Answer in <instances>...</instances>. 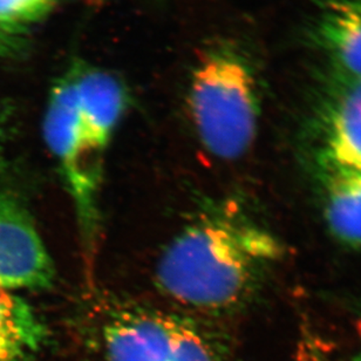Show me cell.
<instances>
[{
	"instance_id": "obj_1",
	"label": "cell",
	"mask_w": 361,
	"mask_h": 361,
	"mask_svg": "<svg viewBox=\"0 0 361 361\" xmlns=\"http://www.w3.org/2000/svg\"><path fill=\"white\" fill-rule=\"evenodd\" d=\"M268 250L257 230L226 216H207L171 240L155 278L161 291L180 305L226 311L249 293Z\"/></svg>"
},
{
	"instance_id": "obj_2",
	"label": "cell",
	"mask_w": 361,
	"mask_h": 361,
	"mask_svg": "<svg viewBox=\"0 0 361 361\" xmlns=\"http://www.w3.org/2000/svg\"><path fill=\"white\" fill-rule=\"evenodd\" d=\"M191 120L202 145L221 160H236L254 142L259 97L247 61L228 49L200 56L188 94Z\"/></svg>"
},
{
	"instance_id": "obj_3",
	"label": "cell",
	"mask_w": 361,
	"mask_h": 361,
	"mask_svg": "<svg viewBox=\"0 0 361 361\" xmlns=\"http://www.w3.org/2000/svg\"><path fill=\"white\" fill-rule=\"evenodd\" d=\"M106 361H222L190 324L176 317L126 311L102 330Z\"/></svg>"
},
{
	"instance_id": "obj_4",
	"label": "cell",
	"mask_w": 361,
	"mask_h": 361,
	"mask_svg": "<svg viewBox=\"0 0 361 361\" xmlns=\"http://www.w3.org/2000/svg\"><path fill=\"white\" fill-rule=\"evenodd\" d=\"M44 137L67 182L86 235L97 223L99 162L85 146L72 73L53 85L44 118Z\"/></svg>"
},
{
	"instance_id": "obj_5",
	"label": "cell",
	"mask_w": 361,
	"mask_h": 361,
	"mask_svg": "<svg viewBox=\"0 0 361 361\" xmlns=\"http://www.w3.org/2000/svg\"><path fill=\"white\" fill-rule=\"evenodd\" d=\"M52 259L28 212L0 191V288L42 290L53 284Z\"/></svg>"
},
{
	"instance_id": "obj_6",
	"label": "cell",
	"mask_w": 361,
	"mask_h": 361,
	"mask_svg": "<svg viewBox=\"0 0 361 361\" xmlns=\"http://www.w3.org/2000/svg\"><path fill=\"white\" fill-rule=\"evenodd\" d=\"M341 77V75H339ZM320 164L361 169V80L341 77L318 115Z\"/></svg>"
},
{
	"instance_id": "obj_7",
	"label": "cell",
	"mask_w": 361,
	"mask_h": 361,
	"mask_svg": "<svg viewBox=\"0 0 361 361\" xmlns=\"http://www.w3.org/2000/svg\"><path fill=\"white\" fill-rule=\"evenodd\" d=\"M85 146L100 159L125 111L127 94L121 81L106 71L87 66L71 70Z\"/></svg>"
},
{
	"instance_id": "obj_8",
	"label": "cell",
	"mask_w": 361,
	"mask_h": 361,
	"mask_svg": "<svg viewBox=\"0 0 361 361\" xmlns=\"http://www.w3.org/2000/svg\"><path fill=\"white\" fill-rule=\"evenodd\" d=\"M314 39L341 77L361 80V0H325Z\"/></svg>"
},
{
	"instance_id": "obj_9",
	"label": "cell",
	"mask_w": 361,
	"mask_h": 361,
	"mask_svg": "<svg viewBox=\"0 0 361 361\" xmlns=\"http://www.w3.org/2000/svg\"><path fill=\"white\" fill-rule=\"evenodd\" d=\"M322 167L331 233L348 247H361V169L331 164Z\"/></svg>"
},
{
	"instance_id": "obj_10",
	"label": "cell",
	"mask_w": 361,
	"mask_h": 361,
	"mask_svg": "<svg viewBox=\"0 0 361 361\" xmlns=\"http://www.w3.org/2000/svg\"><path fill=\"white\" fill-rule=\"evenodd\" d=\"M45 339V326L31 306L0 288V361L32 360Z\"/></svg>"
},
{
	"instance_id": "obj_11",
	"label": "cell",
	"mask_w": 361,
	"mask_h": 361,
	"mask_svg": "<svg viewBox=\"0 0 361 361\" xmlns=\"http://www.w3.org/2000/svg\"><path fill=\"white\" fill-rule=\"evenodd\" d=\"M63 0H0V31L20 39L21 33L47 17Z\"/></svg>"
},
{
	"instance_id": "obj_12",
	"label": "cell",
	"mask_w": 361,
	"mask_h": 361,
	"mask_svg": "<svg viewBox=\"0 0 361 361\" xmlns=\"http://www.w3.org/2000/svg\"><path fill=\"white\" fill-rule=\"evenodd\" d=\"M20 49V39L13 38L0 31V56H13Z\"/></svg>"
},
{
	"instance_id": "obj_13",
	"label": "cell",
	"mask_w": 361,
	"mask_h": 361,
	"mask_svg": "<svg viewBox=\"0 0 361 361\" xmlns=\"http://www.w3.org/2000/svg\"><path fill=\"white\" fill-rule=\"evenodd\" d=\"M352 361H361V352L355 355V358L352 359Z\"/></svg>"
},
{
	"instance_id": "obj_14",
	"label": "cell",
	"mask_w": 361,
	"mask_h": 361,
	"mask_svg": "<svg viewBox=\"0 0 361 361\" xmlns=\"http://www.w3.org/2000/svg\"><path fill=\"white\" fill-rule=\"evenodd\" d=\"M0 135H1V122H0Z\"/></svg>"
}]
</instances>
